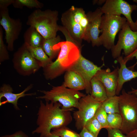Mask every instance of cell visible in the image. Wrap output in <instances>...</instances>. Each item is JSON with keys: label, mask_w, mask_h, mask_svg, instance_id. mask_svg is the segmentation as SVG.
<instances>
[{"label": "cell", "mask_w": 137, "mask_h": 137, "mask_svg": "<svg viewBox=\"0 0 137 137\" xmlns=\"http://www.w3.org/2000/svg\"><path fill=\"white\" fill-rule=\"evenodd\" d=\"M59 102L41 100L37 113L38 127L32 132V134H40L39 137H45L51 132L52 129L66 126L72 120L71 111L73 109H64Z\"/></svg>", "instance_id": "cell-1"}, {"label": "cell", "mask_w": 137, "mask_h": 137, "mask_svg": "<svg viewBox=\"0 0 137 137\" xmlns=\"http://www.w3.org/2000/svg\"><path fill=\"white\" fill-rule=\"evenodd\" d=\"M60 50L57 58L43 68V74L48 80L59 76L71 67L78 60L81 54L80 48L69 41L60 42L54 46Z\"/></svg>", "instance_id": "cell-2"}, {"label": "cell", "mask_w": 137, "mask_h": 137, "mask_svg": "<svg viewBox=\"0 0 137 137\" xmlns=\"http://www.w3.org/2000/svg\"><path fill=\"white\" fill-rule=\"evenodd\" d=\"M63 27L74 43L80 48L88 23L86 14L81 8L72 6L62 14Z\"/></svg>", "instance_id": "cell-3"}, {"label": "cell", "mask_w": 137, "mask_h": 137, "mask_svg": "<svg viewBox=\"0 0 137 137\" xmlns=\"http://www.w3.org/2000/svg\"><path fill=\"white\" fill-rule=\"evenodd\" d=\"M58 12L57 10L37 9L28 16L26 24L35 28L45 39L56 36L60 26L57 23Z\"/></svg>", "instance_id": "cell-4"}, {"label": "cell", "mask_w": 137, "mask_h": 137, "mask_svg": "<svg viewBox=\"0 0 137 137\" xmlns=\"http://www.w3.org/2000/svg\"><path fill=\"white\" fill-rule=\"evenodd\" d=\"M44 95L37 97L38 99H44L46 101L58 102L64 109H69L79 107L80 99L86 95L79 91L65 87L62 84L57 86H53L49 91L40 90Z\"/></svg>", "instance_id": "cell-5"}, {"label": "cell", "mask_w": 137, "mask_h": 137, "mask_svg": "<svg viewBox=\"0 0 137 137\" xmlns=\"http://www.w3.org/2000/svg\"><path fill=\"white\" fill-rule=\"evenodd\" d=\"M118 96L119 113L123 121L120 130L126 135L137 128V96L123 89Z\"/></svg>", "instance_id": "cell-6"}, {"label": "cell", "mask_w": 137, "mask_h": 137, "mask_svg": "<svg viewBox=\"0 0 137 137\" xmlns=\"http://www.w3.org/2000/svg\"><path fill=\"white\" fill-rule=\"evenodd\" d=\"M127 22L125 17L104 14L102 16L100 29L102 33L99 36L101 45L108 50L114 45V40L118 32Z\"/></svg>", "instance_id": "cell-7"}, {"label": "cell", "mask_w": 137, "mask_h": 137, "mask_svg": "<svg viewBox=\"0 0 137 137\" xmlns=\"http://www.w3.org/2000/svg\"><path fill=\"white\" fill-rule=\"evenodd\" d=\"M12 61L16 71L24 76L34 74L42 67L40 62L32 56L24 43L14 54Z\"/></svg>", "instance_id": "cell-8"}, {"label": "cell", "mask_w": 137, "mask_h": 137, "mask_svg": "<svg viewBox=\"0 0 137 137\" xmlns=\"http://www.w3.org/2000/svg\"><path fill=\"white\" fill-rule=\"evenodd\" d=\"M102 104L90 94L85 95L80 99L78 110L74 111L73 114L75 127L78 130L81 131L84 128L87 123L95 116Z\"/></svg>", "instance_id": "cell-9"}, {"label": "cell", "mask_w": 137, "mask_h": 137, "mask_svg": "<svg viewBox=\"0 0 137 137\" xmlns=\"http://www.w3.org/2000/svg\"><path fill=\"white\" fill-rule=\"evenodd\" d=\"M137 48V31H134L127 22L119 31L118 40L116 45L111 49L113 58L116 59L123 50L125 57L131 54Z\"/></svg>", "instance_id": "cell-10"}, {"label": "cell", "mask_w": 137, "mask_h": 137, "mask_svg": "<svg viewBox=\"0 0 137 137\" xmlns=\"http://www.w3.org/2000/svg\"><path fill=\"white\" fill-rule=\"evenodd\" d=\"M0 24L5 31V39L8 50L13 51L14 43L18 39L22 27L19 19H14L10 16L8 8H0Z\"/></svg>", "instance_id": "cell-11"}, {"label": "cell", "mask_w": 137, "mask_h": 137, "mask_svg": "<svg viewBox=\"0 0 137 137\" xmlns=\"http://www.w3.org/2000/svg\"><path fill=\"white\" fill-rule=\"evenodd\" d=\"M101 9L104 14L124 15L131 29L134 31H137V20L134 22L131 16L132 12L137 9L136 5L130 4L123 0H107Z\"/></svg>", "instance_id": "cell-12"}, {"label": "cell", "mask_w": 137, "mask_h": 137, "mask_svg": "<svg viewBox=\"0 0 137 137\" xmlns=\"http://www.w3.org/2000/svg\"><path fill=\"white\" fill-rule=\"evenodd\" d=\"M104 65L103 64L98 66L81 54L78 60L68 70L73 71L80 76L85 84L86 93L90 94L91 92V80Z\"/></svg>", "instance_id": "cell-13"}, {"label": "cell", "mask_w": 137, "mask_h": 137, "mask_svg": "<svg viewBox=\"0 0 137 137\" xmlns=\"http://www.w3.org/2000/svg\"><path fill=\"white\" fill-rule=\"evenodd\" d=\"M103 14L101 7H98L93 12L90 11L86 14L88 23L83 40L89 43L91 42L93 47L102 45L99 35L102 32V30L99 28Z\"/></svg>", "instance_id": "cell-14"}, {"label": "cell", "mask_w": 137, "mask_h": 137, "mask_svg": "<svg viewBox=\"0 0 137 137\" xmlns=\"http://www.w3.org/2000/svg\"><path fill=\"white\" fill-rule=\"evenodd\" d=\"M119 69L117 66L112 72L109 68L101 69L97 72L94 76L103 84L108 97L116 95Z\"/></svg>", "instance_id": "cell-15"}, {"label": "cell", "mask_w": 137, "mask_h": 137, "mask_svg": "<svg viewBox=\"0 0 137 137\" xmlns=\"http://www.w3.org/2000/svg\"><path fill=\"white\" fill-rule=\"evenodd\" d=\"M33 84H30L26 88L21 92L17 94L12 93L13 90L9 84H4L0 88V102L2 98L4 97L6 99L5 103L12 104L15 110H19L18 106V99L20 98L27 96H32L36 95V93L25 94V93L31 89L33 87Z\"/></svg>", "instance_id": "cell-16"}, {"label": "cell", "mask_w": 137, "mask_h": 137, "mask_svg": "<svg viewBox=\"0 0 137 137\" xmlns=\"http://www.w3.org/2000/svg\"><path fill=\"white\" fill-rule=\"evenodd\" d=\"M116 59L117 62L120 65V67L118 70V77L116 92V95L118 96L125 83L137 78V71L130 70L127 67V62L124 60L122 56H120Z\"/></svg>", "instance_id": "cell-17"}, {"label": "cell", "mask_w": 137, "mask_h": 137, "mask_svg": "<svg viewBox=\"0 0 137 137\" xmlns=\"http://www.w3.org/2000/svg\"><path fill=\"white\" fill-rule=\"evenodd\" d=\"M63 83L68 88L79 91L85 89L84 82L81 77L75 72L70 70L66 71Z\"/></svg>", "instance_id": "cell-18"}, {"label": "cell", "mask_w": 137, "mask_h": 137, "mask_svg": "<svg viewBox=\"0 0 137 137\" xmlns=\"http://www.w3.org/2000/svg\"><path fill=\"white\" fill-rule=\"evenodd\" d=\"M23 38L24 43L35 47H42L45 39L35 28L30 26L25 32Z\"/></svg>", "instance_id": "cell-19"}, {"label": "cell", "mask_w": 137, "mask_h": 137, "mask_svg": "<svg viewBox=\"0 0 137 137\" xmlns=\"http://www.w3.org/2000/svg\"><path fill=\"white\" fill-rule=\"evenodd\" d=\"M91 92L90 95L95 99L102 102L108 98L102 83L94 76L91 81Z\"/></svg>", "instance_id": "cell-20"}, {"label": "cell", "mask_w": 137, "mask_h": 137, "mask_svg": "<svg viewBox=\"0 0 137 137\" xmlns=\"http://www.w3.org/2000/svg\"><path fill=\"white\" fill-rule=\"evenodd\" d=\"M59 36L47 39H45L42 47L49 58L52 60L59 54L60 50H55L54 46L61 41Z\"/></svg>", "instance_id": "cell-21"}, {"label": "cell", "mask_w": 137, "mask_h": 137, "mask_svg": "<svg viewBox=\"0 0 137 137\" xmlns=\"http://www.w3.org/2000/svg\"><path fill=\"white\" fill-rule=\"evenodd\" d=\"M26 45L31 55L40 62L43 68L53 62L42 47H33Z\"/></svg>", "instance_id": "cell-22"}, {"label": "cell", "mask_w": 137, "mask_h": 137, "mask_svg": "<svg viewBox=\"0 0 137 137\" xmlns=\"http://www.w3.org/2000/svg\"><path fill=\"white\" fill-rule=\"evenodd\" d=\"M101 106L107 114L120 113L118 96L108 97L102 102Z\"/></svg>", "instance_id": "cell-23"}, {"label": "cell", "mask_w": 137, "mask_h": 137, "mask_svg": "<svg viewBox=\"0 0 137 137\" xmlns=\"http://www.w3.org/2000/svg\"><path fill=\"white\" fill-rule=\"evenodd\" d=\"M12 5L14 8L21 9L24 6L30 8L40 9L44 6L42 3L37 0H14Z\"/></svg>", "instance_id": "cell-24"}, {"label": "cell", "mask_w": 137, "mask_h": 137, "mask_svg": "<svg viewBox=\"0 0 137 137\" xmlns=\"http://www.w3.org/2000/svg\"><path fill=\"white\" fill-rule=\"evenodd\" d=\"M107 120L108 128L120 130L122 126L123 121L120 113L108 114Z\"/></svg>", "instance_id": "cell-25"}, {"label": "cell", "mask_w": 137, "mask_h": 137, "mask_svg": "<svg viewBox=\"0 0 137 137\" xmlns=\"http://www.w3.org/2000/svg\"><path fill=\"white\" fill-rule=\"evenodd\" d=\"M84 127L95 137H98L102 128L100 123L95 116L87 123Z\"/></svg>", "instance_id": "cell-26"}, {"label": "cell", "mask_w": 137, "mask_h": 137, "mask_svg": "<svg viewBox=\"0 0 137 137\" xmlns=\"http://www.w3.org/2000/svg\"><path fill=\"white\" fill-rule=\"evenodd\" d=\"M51 132L60 137H81L79 134L66 126L53 130Z\"/></svg>", "instance_id": "cell-27"}, {"label": "cell", "mask_w": 137, "mask_h": 137, "mask_svg": "<svg viewBox=\"0 0 137 137\" xmlns=\"http://www.w3.org/2000/svg\"><path fill=\"white\" fill-rule=\"evenodd\" d=\"M7 47L3 40V32L2 27L0 26V63L9 59Z\"/></svg>", "instance_id": "cell-28"}, {"label": "cell", "mask_w": 137, "mask_h": 137, "mask_svg": "<svg viewBox=\"0 0 137 137\" xmlns=\"http://www.w3.org/2000/svg\"><path fill=\"white\" fill-rule=\"evenodd\" d=\"M108 114L101 106L97 109L95 116L100 123L102 128H108L107 117Z\"/></svg>", "instance_id": "cell-29"}, {"label": "cell", "mask_w": 137, "mask_h": 137, "mask_svg": "<svg viewBox=\"0 0 137 137\" xmlns=\"http://www.w3.org/2000/svg\"><path fill=\"white\" fill-rule=\"evenodd\" d=\"M107 131V137H127L119 129L108 128L106 129Z\"/></svg>", "instance_id": "cell-30"}, {"label": "cell", "mask_w": 137, "mask_h": 137, "mask_svg": "<svg viewBox=\"0 0 137 137\" xmlns=\"http://www.w3.org/2000/svg\"><path fill=\"white\" fill-rule=\"evenodd\" d=\"M134 57L135 58L136 61L134 64L132 66L130 67V68H129L131 69V70L137 64V48L130 55L127 57H125L123 58L125 61L127 62L128 61L132 60Z\"/></svg>", "instance_id": "cell-31"}, {"label": "cell", "mask_w": 137, "mask_h": 137, "mask_svg": "<svg viewBox=\"0 0 137 137\" xmlns=\"http://www.w3.org/2000/svg\"><path fill=\"white\" fill-rule=\"evenodd\" d=\"M1 137H29L26 134L21 130H19L10 134L3 135Z\"/></svg>", "instance_id": "cell-32"}, {"label": "cell", "mask_w": 137, "mask_h": 137, "mask_svg": "<svg viewBox=\"0 0 137 137\" xmlns=\"http://www.w3.org/2000/svg\"><path fill=\"white\" fill-rule=\"evenodd\" d=\"M14 0H0V8H8L9 5L13 4Z\"/></svg>", "instance_id": "cell-33"}, {"label": "cell", "mask_w": 137, "mask_h": 137, "mask_svg": "<svg viewBox=\"0 0 137 137\" xmlns=\"http://www.w3.org/2000/svg\"><path fill=\"white\" fill-rule=\"evenodd\" d=\"M79 134L81 137H95L84 127L81 131Z\"/></svg>", "instance_id": "cell-34"}, {"label": "cell", "mask_w": 137, "mask_h": 137, "mask_svg": "<svg viewBox=\"0 0 137 137\" xmlns=\"http://www.w3.org/2000/svg\"><path fill=\"white\" fill-rule=\"evenodd\" d=\"M126 135L127 137H137V128Z\"/></svg>", "instance_id": "cell-35"}, {"label": "cell", "mask_w": 137, "mask_h": 137, "mask_svg": "<svg viewBox=\"0 0 137 137\" xmlns=\"http://www.w3.org/2000/svg\"><path fill=\"white\" fill-rule=\"evenodd\" d=\"M106 0H94L93 1V3L94 4H97L99 5H102L103 3H105Z\"/></svg>", "instance_id": "cell-36"}, {"label": "cell", "mask_w": 137, "mask_h": 137, "mask_svg": "<svg viewBox=\"0 0 137 137\" xmlns=\"http://www.w3.org/2000/svg\"><path fill=\"white\" fill-rule=\"evenodd\" d=\"M128 93L134 94L137 96V88L134 89L132 88L131 90L128 92Z\"/></svg>", "instance_id": "cell-37"}, {"label": "cell", "mask_w": 137, "mask_h": 137, "mask_svg": "<svg viewBox=\"0 0 137 137\" xmlns=\"http://www.w3.org/2000/svg\"><path fill=\"white\" fill-rule=\"evenodd\" d=\"M45 137H60L59 136L51 132L46 136Z\"/></svg>", "instance_id": "cell-38"}, {"label": "cell", "mask_w": 137, "mask_h": 137, "mask_svg": "<svg viewBox=\"0 0 137 137\" xmlns=\"http://www.w3.org/2000/svg\"><path fill=\"white\" fill-rule=\"evenodd\" d=\"M133 2L137 3V0H133Z\"/></svg>", "instance_id": "cell-39"}]
</instances>
